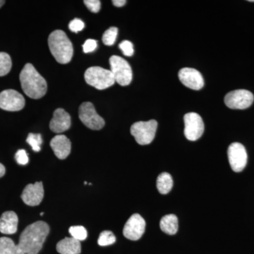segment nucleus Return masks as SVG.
<instances>
[{"mask_svg":"<svg viewBox=\"0 0 254 254\" xmlns=\"http://www.w3.org/2000/svg\"><path fill=\"white\" fill-rule=\"evenodd\" d=\"M50 233L46 222L38 221L28 225L21 233L18 246L23 254H38Z\"/></svg>","mask_w":254,"mask_h":254,"instance_id":"nucleus-1","label":"nucleus"},{"mask_svg":"<svg viewBox=\"0 0 254 254\" xmlns=\"http://www.w3.org/2000/svg\"><path fill=\"white\" fill-rule=\"evenodd\" d=\"M19 78L23 91L29 98L39 99L46 95L48 89L46 81L31 64L25 65Z\"/></svg>","mask_w":254,"mask_h":254,"instance_id":"nucleus-2","label":"nucleus"},{"mask_svg":"<svg viewBox=\"0 0 254 254\" xmlns=\"http://www.w3.org/2000/svg\"><path fill=\"white\" fill-rule=\"evenodd\" d=\"M48 46L52 55L58 63L66 64L73 58V48L71 41L62 30H56L50 33Z\"/></svg>","mask_w":254,"mask_h":254,"instance_id":"nucleus-3","label":"nucleus"},{"mask_svg":"<svg viewBox=\"0 0 254 254\" xmlns=\"http://www.w3.org/2000/svg\"><path fill=\"white\" fill-rule=\"evenodd\" d=\"M84 78L88 84L98 90L106 89L113 86L115 83L111 71L100 66L88 68L85 72Z\"/></svg>","mask_w":254,"mask_h":254,"instance_id":"nucleus-4","label":"nucleus"},{"mask_svg":"<svg viewBox=\"0 0 254 254\" xmlns=\"http://www.w3.org/2000/svg\"><path fill=\"white\" fill-rule=\"evenodd\" d=\"M158 128L156 120L137 122L131 127V133L139 145H148L154 140Z\"/></svg>","mask_w":254,"mask_h":254,"instance_id":"nucleus-5","label":"nucleus"},{"mask_svg":"<svg viewBox=\"0 0 254 254\" xmlns=\"http://www.w3.org/2000/svg\"><path fill=\"white\" fill-rule=\"evenodd\" d=\"M110 64L111 72L113 73L115 82L120 86H127L132 81V69L129 64L123 58L113 55L110 58Z\"/></svg>","mask_w":254,"mask_h":254,"instance_id":"nucleus-6","label":"nucleus"},{"mask_svg":"<svg viewBox=\"0 0 254 254\" xmlns=\"http://www.w3.org/2000/svg\"><path fill=\"white\" fill-rule=\"evenodd\" d=\"M78 115L82 123L90 129L100 130L105 126V120L97 113L94 106L90 102L80 105Z\"/></svg>","mask_w":254,"mask_h":254,"instance_id":"nucleus-7","label":"nucleus"},{"mask_svg":"<svg viewBox=\"0 0 254 254\" xmlns=\"http://www.w3.org/2000/svg\"><path fill=\"white\" fill-rule=\"evenodd\" d=\"M254 96L252 92L245 89L230 92L225 97L227 107L233 110H245L254 103Z\"/></svg>","mask_w":254,"mask_h":254,"instance_id":"nucleus-8","label":"nucleus"},{"mask_svg":"<svg viewBox=\"0 0 254 254\" xmlns=\"http://www.w3.org/2000/svg\"><path fill=\"white\" fill-rule=\"evenodd\" d=\"M185 135L187 139L195 141L199 139L204 132V123L201 117L195 113H187L184 118Z\"/></svg>","mask_w":254,"mask_h":254,"instance_id":"nucleus-9","label":"nucleus"},{"mask_svg":"<svg viewBox=\"0 0 254 254\" xmlns=\"http://www.w3.org/2000/svg\"><path fill=\"white\" fill-rule=\"evenodd\" d=\"M227 155L229 163L234 172L240 173L245 168L248 156L245 147L242 143H233L230 144L227 150Z\"/></svg>","mask_w":254,"mask_h":254,"instance_id":"nucleus-10","label":"nucleus"},{"mask_svg":"<svg viewBox=\"0 0 254 254\" xmlns=\"http://www.w3.org/2000/svg\"><path fill=\"white\" fill-rule=\"evenodd\" d=\"M25 106V99L21 93L13 89L5 90L0 93V108L6 111L16 112Z\"/></svg>","mask_w":254,"mask_h":254,"instance_id":"nucleus-11","label":"nucleus"},{"mask_svg":"<svg viewBox=\"0 0 254 254\" xmlns=\"http://www.w3.org/2000/svg\"><path fill=\"white\" fill-rule=\"evenodd\" d=\"M145 221L139 214H133L124 227L123 235L128 240L137 241L141 238L145 230Z\"/></svg>","mask_w":254,"mask_h":254,"instance_id":"nucleus-12","label":"nucleus"},{"mask_svg":"<svg viewBox=\"0 0 254 254\" xmlns=\"http://www.w3.org/2000/svg\"><path fill=\"white\" fill-rule=\"evenodd\" d=\"M179 78L185 86L195 91L201 89L204 86L203 76L195 68H182L179 72Z\"/></svg>","mask_w":254,"mask_h":254,"instance_id":"nucleus-13","label":"nucleus"},{"mask_svg":"<svg viewBox=\"0 0 254 254\" xmlns=\"http://www.w3.org/2000/svg\"><path fill=\"white\" fill-rule=\"evenodd\" d=\"M21 197L24 203L29 206H36L41 204L44 197L43 182H38L28 185L23 190Z\"/></svg>","mask_w":254,"mask_h":254,"instance_id":"nucleus-14","label":"nucleus"},{"mask_svg":"<svg viewBox=\"0 0 254 254\" xmlns=\"http://www.w3.org/2000/svg\"><path fill=\"white\" fill-rule=\"evenodd\" d=\"M71 125V117L64 110L59 108L53 114V118L50 123V128L55 133H63L67 131Z\"/></svg>","mask_w":254,"mask_h":254,"instance_id":"nucleus-15","label":"nucleus"},{"mask_svg":"<svg viewBox=\"0 0 254 254\" xmlns=\"http://www.w3.org/2000/svg\"><path fill=\"white\" fill-rule=\"evenodd\" d=\"M50 147L54 151L55 155L60 160L67 158L71 153V141L64 135L55 136L50 141Z\"/></svg>","mask_w":254,"mask_h":254,"instance_id":"nucleus-16","label":"nucleus"},{"mask_svg":"<svg viewBox=\"0 0 254 254\" xmlns=\"http://www.w3.org/2000/svg\"><path fill=\"white\" fill-rule=\"evenodd\" d=\"M18 218L14 211H6L0 218V232L13 235L17 232Z\"/></svg>","mask_w":254,"mask_h":254,"instance_id":"nucleus-17","label":"nucleus"},{"mask_svg":"<svg viewBox=\"0 0 254 254\" xmlns=\"http://www.w3.org/2000/svg\"><path fill=\"white\" fill-rule=\"evenodd\" d=\"M56 248L60 254H80L81 252V242L72 237H66L60 241Z\"/></svg>","mask_w":254,"mask_h":254,"instance_id":"nucleus-18","label":"nucleus"},{"mask_svg":"<svg viewBox=\"0 0 254 254\" xmlns=\"http://www.w3.org/2000/svg\"><path fill=\"white\" fill-rule=\"evenodd\" d=\"M162 231L169 235H174L178 231V218L174 214L165 215L160 222Z\"/></svg>","mask_w":254,"mask_h":254,"instance_id":"nucleus-19","label":"nucleus"},{"mask_svg":"<svg viewBox=\"0 0 254 254\" xmlns=\"http://www.w3.org/2000/svg\"><path fill=\"white\" fill-rule=\"evenodd\" d=\"M173 187V180L171 175L168 173L160 174L157 179V189L161 194H167L172 190Z\"/></svg>","mask_w":254,"mask_h":254,"instance_id":"nucleus-20","label":"nucleus"},{"mask_svg":"<svg viewBox=\"0 0 254 254\" xmlns=\"http://www.w3.org/2000/svg\"><path fill=\"white\" fill-rule=\"evenodd\" d=\"M0 254H23L18 245L8 237L0 238Z\"/></svg>","mask_w":254,"mask_h":254,"instance_id":"nucleus-21","label":"nucleus"},{"mask_svg":"<svg viewBox=\"0 0 254 254\" xmlns=\"http://www.w3.org/2000/svg\"><path fill=\"white\" fill-rule=\"evenodd\" d=\"M12 63L7 53H0V76L8 74L11 70Z\"/></svg>","mask_w":254,"mask_h":254,"instance_id":"nucleus-22","label":"nucleus"},{"mask_svg":"<svg viewBox=\"0 0 254 254\" xmlns=\"http://www.w3.org/2000/svg\"><path fill=\"white\" fill-rule=\"evenodd\" d=\"M116 242V237L111 231L105 230L100 233L98 244L100 247H107L113 245Z\"/></svg>","mask_w":254,"mask_h":254,"instance_id":"nucleus-23","label":"nucleus"},{"mask_svg":"<svg viewBox=\"0 0 254 254\" xmlns=\"http://www.w3.org/2000/svg\"><path fill=\"white\" fill-rule=\"evenodd\" d=\"M118 34V28L110 27L105 31L103 36V42L105 46H112L115 44Z\"/></svg>","mask_w":254,"mask_h":254,"instance_id":"nucleus-24","label":"nucleus"},{"mask_svg":"<svg viewBox=\"0 0 254 254\" xmlns=\"http://www.w3.org/2000/svg\"><path fill=\"white\" fill-rule=\"evenodd\" d=\"M26 142L31 145L32 149L35 152L41 151V145L43 143V138L40 133H29Z\"/></svg>","mask_w":254,"mask_h":254,"instance_id":"nucleus-25","label":"nucleus"},{"mask_svg":"<svg viewBox=\"0 0 254 254\" xmlns=\"http://www.w3.org/2000/svg\"><path fill=\"white\" fill-rule=\"evenodd\" d=\"M70 235L72 238L79 241H84L88 236V232L84 227L83 226H72L68 230Z\"/></svg>","mask_w":254,"mask_h":254,"instance_id":"nucleus-26","label":"nucleus"},{"mask_svg":"<svg viewBox=\"0 0 254 254\" xmlns=\"http://www.w3.org/2000/svg\"><path fill=\"white\" fill-rule=\"evenodd\" d=\"M119 48L123 51V54L125 56L131 57L134 53L133 46L131 42L128 41H124L119 45Z\"/></svg>","mask_w":254,"mask_h":254,"instance_id":"nucleus-27","label":"nucleus"},{"mask_svg":"<svg viewBox=\"0 0 254 254\" xmlns=\"http://www.w3.org/2000/svg\"><path fill=\"white\" fill-rule=\"evenodd\" d=\"M83 3L88 10L93 13H98L101 7V2L99 0H85Z\"/></svg>","mask_w":254,"mask_h":254,"instance_id":"nucleus-28","label":"nucleus"},{"mask_svg":"<svg viewBox=\"0 0 254 254\" xmlns=\"http://www.w3.org/2000/svg\"><path fill=\"white\" fill-rule=\"evenodd\" d=\"M84 27V23L79 18H75L68 24L69 29L72 32H75V33H78V31H82Z\"/></svg>","mask_w":254,"mask_h":254,"instance_id":"nucleus-29","label":"nucleus"},{"mask_svg":"<svg viewBox=\"0 0 254 254\" xmlns=\"http://www.w3.org/2000/svg\"><path fill=\"white\" fill-rule=\"evenodd\" d=\"M15 159L19 165H26L28 163V154L25 150H18L15 155Z\"/></svg>","mask_w":254,"mask_h":254,"instance_id":"nucleus-30","label":"nucleus"},{"mask_svg":"<svg viewBox=\"0 0 254 254\" xmlns=\"http://www.w3.org/2000/svg\"><path fill=\"white\" fill-rule=\"evenodd\" d=\"M97 41L93 39H88L83 45V50L85 53H90L94 51L97 48Z\"/></svg>","mask_w":254,"mask_h":254,"instance_id":"nucleus-31","label":"nucleus"},{"mask_svg":"<svg viewBox=\"0 0 254 254\" xmlns=\"http://www.w3.org/2000/svg\"><path fill=\"white\" fill-rule=\"evenodd\" d=\"M126 0H113V4L117 7H122L126 4Z\"/></svg>","mask_w":254,"mask_h":254,"instance_id":"nucleus-32","label":"nucleus"},{"mask_svg":"<svg viewBox=\"0 0 254 254\" xmlns=\"http://www.w3.org/2000/svg\"><path fill=\"white\" fill-rule=\"evenodd\" d=\"M5 172H6L5 167L2 165V164L0 163V178L4 176L5 175Z\"/></svg>","mask_w":254,"mask_h":254,"instance_id":"nucleus-33","label":"nucleus"},{"mask_svg":"<svg viewBox=\"0 0 254 254\" xmlns=\"http://www.w3.org/2000/svg\"><path fill=\"white\" fill-rule=\"evenodd\" d=\"M5 1H3V0H0V8L4 4Z\"/></svg>","mask_w":254,"mask_h":254,"instance_id":"nucleus-34","label":"nucleus"},{"mask_svg":"<svg viewBox=\"0 0 254 254\" xmlns=\"http://www.w3.org/2000/svg\"><path fill=\"white\" fill-rule=\"evenodd\" d=\"M249 1H250V2H254V0H249Z\"/></svg>","mask_w":254,"mask_h":254,"instance_id":"nucleus-35","label":"nucleus"},{"mask_svg":"<svg viewBox=\"0 0 254 254\" xmlns=\"http://www.w3.org/2000/svg\"><path fill=\"white\" fill-rule=\"evenodd\" d=\"M43 215H44V213H43V212H42V213H41V216H43Z\"/></svg>","mask_w":254,"mask_h":254,"instance_id":"nucleus-36","label":"nucleus"}]
</instances>
